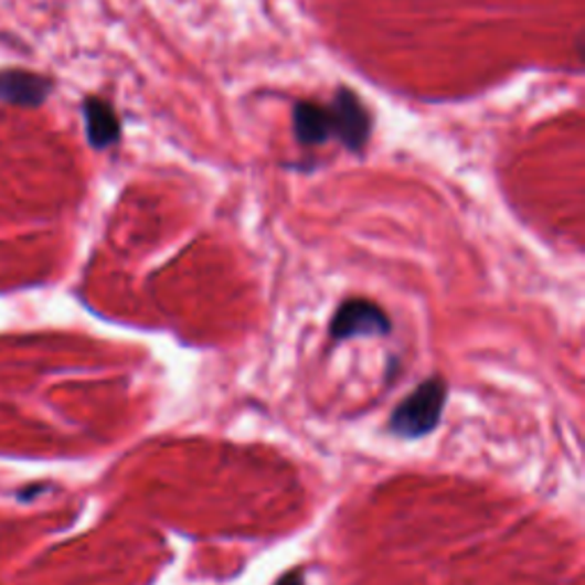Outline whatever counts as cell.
Here are the masks:
<instances>
[{
    "instance_id": "52a82bcc",
    "label": "cell",
    "mask_w": 585,
    "mask_h": 585,
    "mask_svg": "<svg viewBox=\"0 0 585 585\" xmlns=\"http://www.w3.org/2000/svg\"><path fill=\"white\" fill-rule=\"evenodd\" d=\"M275 585H305V578H302L300 570H292V572H286Z\"/></svg>"
},
{
    "instance_id": "8992f818",
    "label": "cell",
    "mask_w": 585,
    "mask_h": 585,
    "mask_svg": "<svg viewBox=\"0 0 585 585\" xmlns=\"http://www.w3.org/2000/svg\"><path fill=\"white\" fill-rule=\"evenodd\" d=\"M83 119L92 149L104 151L121 140V119L113 104L102 96H87L83 102Z\"/></svg>"
},
{
    "instance_id": "5b68a950",
    "label": "cell",
    "mask_w": 585,
    "mask_h": 585,
    "mask_svg": "<svg viewBox=\"0 0 585 585\" xmlns=\"http://www.w3.org/2000/svg\"><path fill=\"white\" fill-rule=\"evenodd\" d=\"M292 136L300 147H322L334 140V119L330 104L302 99L292 106Z\"/></svg>"
},
{
    "instance_id": "6da1fadb",
    "label": "cell",
    "mask_w": 585,
    "mask_h": 585,
    "mask_svg": "<svg viewBox=\"0 0 585 585\" xmlns=\"http://www.w3.org/2000/svg\"><path fill=\"white\" fill-rule=\"evenodd\" d=\"M446 394L448 386L444 377H430L421 382L405 401L396 405L392 418H389V430L405 439L430 435L442 418Z\"/></svg>"
},
{
    "instance_id": "7a4b0ae2",
    "label": "cell",
    "mask_w": 585,
    "mask_h": 585,
    "mask_svg": "<svg viewBox=\"0 0 585 585\" xmlns=\"http://www.w3.org/2000/svg\"><path fill=\"white\" fill-rule=\"evenodd\" d=\"M334 119V140L350 153L362 156L373 134V117L364 102L350 87H339L330 102Z\"/></svg>"
},
{
    "instance_id": "277c9868",
    "label": "cell",
    "mask_w": 585,
    "mask_h": 585,
    "mask_svg": "<svg viewBox=\"0 0 585 585\" xmlns=\"http://www.w3.org/2000/svg\"><path fill=\"white\" fill-rule=\"evenodd\" d=\"M53 92V81L28 70L0 72V104L17 108H40Z\"/></svg>"
},
{
    "instance_id": "3957f363",
    "label": "cell",
    "mask_w": 585,
    "mask_h": 585,
    "mask_svg": "<svg viewBox=\"0 0 585 585\" xmlns=\"http://www.w3.org/2000/svg\"><path fill=\"white\" fill-rule=\"evenodd\" d=\"M389 332H392V320L384 309L364 298L345 300L330 322V337L334 343L354 337H384Z\"/></svg>"
}]
</instances>
